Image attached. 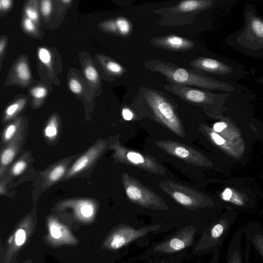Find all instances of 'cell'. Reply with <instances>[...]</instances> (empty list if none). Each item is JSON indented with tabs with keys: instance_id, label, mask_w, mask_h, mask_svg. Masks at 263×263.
<instances>
[{
	"instance_id": "d4e9b609",
	"label": "cell",
	"mask_w": 263,
	"mask_h": 263,
	"mask_svg": "<svg viewBox=\"0 0 263 263\" xmlns=\"http://www.w3.org/2000/svg\"><path fill=\"white\" fill-rule=\"evenodd\" d=\"M27 161L24 159H20L15 162L11 169V173L14 176L21 175L26 168Z\"/></svg>"
},
{
	"instance_id": "4316f807",
	"label": "cell",
	"mask_w": 263,
	"mask_h": 263,
	"mask_svg": "<svg viewBox=\"0 0 263 263\" xmlns=\"http://www.w3.org/2000/svg\"><path fill=\"white\" fill-rule=\"evenodd\" d=\"M86 78L90 81H96L98 79V74L96 69L92 66H88L85 69Z\"/></svg>"
},
{
	"instance_id": "d590c367",
	"label": "cell",
	"mask_w": 263,
	"mask_h": 263,
	"mask_svg": "<svg viewBox=\"0 0 263 263\" xmlns=\"http://www.w3.org/2000/svg\"><path fill=\"white\" fill-rule=\"evenodd\" d=\"M210 136L212 140L217 145H221L225 143L224 139L216 133L212 132Z\"/></svg>"
},
{
	"instance_id": "e0dca14e",
	"label": "cell",
	"mask_w": 263,
	"mask_h": 263,
	"mask_svg": "<svg viewBox=\"0 0 263 263\" xmlns=\"http://www.w3.org/2000/svg\"><path fill=\"white\" fill-rule=\"evenodd\" d=\"M66 203L74 205L77 212H79L84 217H89L94 213L93 202L89 199H74L65 201Z\"/></svg>"
},
{
	"instance_id": "7dc6e473",
	"label": "cell",
	"mask_w": 263,
	"mask_h": 263,
	"mask_svg": "<svg viewBox=\"0 0 263 263\" xmlns=\"http://www.w3.org/2000/svg\"><path fill=\"white\" fill-rule=\"evenodd\" d=\"M214 263H215V262H214Z\"/></svg>"
},
{
	"instance_id": "277c9868",
	"label": "cell",
	"mask_w": 263,
	"mask_h": 263,
	"mask_svg": "<svg viewBox=\"0 0 263 263\" xmlns=\"http://www.w3.org/2000/svg\"><path fill=\"white\" fill-rule=\"evenodd\" d=\"M190 65L197 71L215 76L217 79L222 81H235L249 74L239 63L218 56L199 57L193 60Z\"/></svg>"
},
{
	"instance_id": "484cf974",
	"label": "cell",
	"mask_w": 263,
	"mask_h": 263,
	"mask_svg": "<svg viewBox=\"0 0 263 263\" xmlns=\"http://www.w3.org/2000/svg\"><path fill=\"white\" fill-rule=\"evenodd\" d=\"M38 53L40 61L43 64L48 65L51 61V54L50 52L46 48H41L39 49Z\"/></svg>"
},
{
	"instance_id": "6da1fadb",
	"label": "cell",
	"mask_w": 263,
	"mask_h": 263,
	"mask_svg": "<svg viewBox=\"0 0 263 263\" xmlns=\"http://www.w3.org/2000/svg\"><path fill=\"white\" fill-rule=\"evenodd\" d=\"M144 66L152 71L160 73L171 83L221 93H230L246 88L235 81L220 80L200 71L164 61L149 60L145 63Z\"/></svg>"
},
{
	"instance_id": "44dd1931",
	"label": "cell",
	"mask_w": 263,
	"mask_h": 263,
	"mask_svg": "<svg viewBox=\"0 0 263 263\" xmlns=\"http://www.w3.org/2000/svg\"><path fill=\"white\" fill-rule=\"evenodd\" d=\"M224 231V227L222 223H218L214 225L210 230L208 238L205 239H201L199 243H201L208 241V242H210L214 239L218 238L223 233Z\"/></svg>"
},
{
	"instance_id": "7bdbcfd3",
	"label": "cell",
	"mask_w": 263,
	"mask_h": 263,
	"mask_svg": "<svg viewBox=\"0 0 263 263\" xmlns=\"http://www.w3.org/2000/svg\"><path fill=\"white\" fill-rule=\"evenodd\" d=\"M255 81L257 83L263 86V77L257 78Z\"/></svg>"
},
{
	"instance_id": "30bf717a",
	"label": "cell",
	"mask_w": 263,
	"mask_h": 263,
	"mask_svg": "<svg viewBox=\"0 0 263 263\" xmlns=\"http://www.w3.org/2000/svg\"><path fill=\"white\" fill-rule=\"evenodd\" d=\"M195 232L193 227L183 228L171 238L156 245L154 252L170 254L181 251L193 243Z\"/></svg>"
},
{
	"instance_id": "ee69618b",
	"label": "cell",
	"mask_w": 263,
	"mask_h": 263,
	"mask_svg": "<svg viewBox=\"0 0 263 263\" xmlns=\"http://www.w3.org/2000/svg\"><path fill=\"white\" fill-rule=\"evenodd\" d=\"M4 47H5V43H4V42L3 41H1V43H0V53H1V54H2V52H3V51L4 50Z\"/></svg>"
},
{
	"instance_id": "8992f818",
	"label": "cell",
	"mask_w": 263,
	"mask_h": 263,
	"mask_svg": "<svg viewBox=\"0 0 263 263\" xmlns=\"http://www.w3.org/2000/svg\"><path fill=\"white\" fill-rule=\"evenodd\" d=\"M122 180L127 197L134 203L155 210L166 208L163 200L159 196L127 174H123Z\"/></svg>"
},
{
	"instance_id": "8d00e7d4",
	"label": "cell",
	"mask_w": 263,
	"mask_h": 263,
	"mask_svg": "<svg viewBox=\"0 0 263 263\" xmlns=\"http://www.w3.org/2000/svg\"><path fill=\"white\" fill-rule=\"evenodd\" d=\"M227 263H241L239 253L238 252H234L230 256Z\"/></svg>"
},
{
	"instance_id": "83f0119b",
	"label": "cell",
	"mask_w": 263,
	"mask_h": 263,
	"mask_svg": "<svg viewBox=\"0 0 263 263\" xmlns=\"http://www.w3.org/2000/svg\"><path fill=\"white\" fill-rule=\"evenodd\" d=\"M31 93L34 98L40 99L44 98L46 96L47 90L45 87L39 86L32 89Z\"/></svg>"
},
{
	"instance_id": "f1b7e54d",
	"label": "cell",
	"mask_w": 263,
	"mask_h": 263,
	"mask_svg": "<svg viewBox=\"0 0 263 263\" xmlns=\"http://www.w3.org/2000/svg\"><path fill=\"white\" fill-rule=\"evenodd\" d=\"M252 241L255 248L263 256V236L260 234L255 235Z\"/></svg>"
},
{
	"instance_id": "74e56055",
	"label": "cell",
	"mask_w": 263,
	"mask_h": 263,
	"mask_svg": "<svg viewBox=\"0 0 263 263\" xmlns=\"http://www.w3.org/2000/svg\"><path fill=\"white\" fill-rule=\"evenodd\" d=\"M122 115L124 119L127 121H130L133 118V112L130 109L126 107L122 109Z\"/></svg>"
},
{
	"instance_id": "7402d4cb",
	"label": "cell",
	"mask_w": 263,
	"mask_h": 263,
	"mask_svg": "<svg viewBox=\"0 0 263 263\" xmlns=\"http://www.w3.org/2000/svg\"><path fill=\"white\" fill-rule=\"evenodd\" d=\"M25 101L21 100L9 105L5 111V120L13 118L23 107Z\"/></svg>"
},
{
	"instance_id": "cb8c5ba5",
	"label": "cell",
	"mask_w": 263,
	"mask_h": 263,
	"mask_svg": "<svg viewBox=\"0 0 263 263\" xmlns=\"http://www.w3.org/2000/svg\"><path fill=\"white\" fill-rule=\"evenodd\" d=\"M106 69L111 73L121 75L125 72V69L117 62L109 61L106 64Z\"/></svg>"
},
{
	"instance_id": "7c38bea8",
	"label": "cell",
	"mask_w": 263,
	"mask_h": 263,
	"mask_svg": "<svg viewBox=\"0 0 263 263\" xmlns=\"http://www.w3.org/2000/svg\"><path fill=\"white\" fill-rule=\"evenodd\" d=\"M105 147L106 143L104 141H99L95 143L75 161L66 174L65 177L76 175L91 165L99 158Z\"/></svg>"
},
{
	"instance_id": "bcb514c9",
	"label": "cell",
	"mask_w": 263,
	"mask_h": 263,
	"mask_svg": "<svg viewBox=\"0 0 263 263\" xmlns=\"http://www.w3.org/2000/svg\"><path fill=\"white\" fill-rule=\"evenodd\" d=\"M13 239V236L11 237L10 238H9V243H11L12 240Z\"/></svg>"
},
{
	"instance_id": "60d3db41",
	"label": "cell",
	"mask_w": 263,
	"mask_h": 263,
	"mask_svg": "<svg viewBox=\"0 0 263 263\" xmlns=\"http://www.w3.org/2000/svg\"><path fill=\"white\" fill-rule=\"evenodd\" d=\"M12 1L10 0H1L0 1V7L1 10L8 9L11 5Z\"/></svg>"
},
{
	"instance_id": "ffe728a7",
	"label": "cell",
	"mask_w": 263,
	"mask_h": 263,
	"mask_svg": "<svg viewBox=\"0 0 263 263\" xmlns=\"http://www.w3.org/2000/svg\"><path fill=\"white\" fill-rule=\"evenodd\" d=\"M58 118L54 116L51 117L44 130L45 137L49 140H53L58 134Z\"/></svg>"
},
{
	"instance_id": "9c48e42d",
	"label": "cell",
	"mask_w": 263,
	"mask_h": 263,
	"mask_svg": "<svg viewBox=\"0 0 263 263\" xmlns=\"http://www.w3.org/2000/svg\"><path fill=\"white\" fill-rule=\"evenodd\" d=\"M156 227H145L136 229L130 226H121L108 237L107 247L112 250L119 249L130 242L143 237L146 234L158 230Z\"/></svg>"
},
{
	"instance_id": "ba28073f",
	"label": "cell",
	"mask_w": 263,
	"mask_h": 263,
	"mask_svg": "<svg viewBox=\"0 0 263 263\" xmlns=\"http://www.w3.org/2000/svg\"><path fill=\"white\" fill-rule=\"evenodd\" d=\"M160 185L175 201L187 208L196 209L202 203L200 194L192 189L172 181L162 182Z\"/></svg>"
},
{
	"instance_id": "3957f363",
	"label": "cell",
	"mask_w": 263,
	"mask_h": 263,
	"mask_svg": "<svg viewBox=\"0 0 263 263\" xmlns=\"http://www.w3.org/2000/svg\"><path fill=\"white\" fill-rule=\"evenodd\" d=\"M139 96L158 121L177 135L184 136L183 127L175 108L164 96L148 87H141Z\"/></svg>"
},
{
	"instance_id": "603a6c76",
	"label": "cell",
	"mask_w": 263,
	"mask_h": 263,
	"mask_svg": "<svg viewBox=\"0 0 263 263\" xmlns=\"http://www.w3.org/2000/svg\"><path fill=\"white\" fill-rule=\"evenodd\" d=\"M16 71L18 77L22 80L27 81L30 78V72L26 63H19L16 66Z\"/></svg>"
},
{
	"instance_id": "e575fe53",
	"label": "cell",
	"mask_w": 263,
	"mask_h": 263,
	"mask_svg": "<svg viewBox=\"0 0 263 263\" xmlns=\"http://www.w3.org/2000/svg\"><path fill=\"white\" fill-rule=\"evenodd\" d=\"M23 26L27 32H32L35 29V26L32 21L29 18H26L23 22Z\"/></svg>"
},
{
	"instance_id": "5b68a950",
	"label": "cell",
	"mask_w": 263,
	"mask_h": 263,
	"mask_svg": "<svg viewBox=\"0 0 263 263\" xmlns=\"http://www.w3.org/2000/svg\"><path fill=\"white\" fill-rule=\"evenodd\" d=\"M163 87L185 102L208 109L223 105L229 95L173 83L164 84Z\"/></svg>"
},
{
	"instance_id": "f35d334b",
	"label": "cell",
	"mask_w": 263,
	"mask_h": 263,
	"mask_svg": "<svg viewBox=\"0 0 263 263\" xmlns=\"http://www.w3.org/2000/svg\"><path fill=\"white\" fill-rule=\"evenodd\" d=\"M227 126V124L223 122H217L214 124L213 129L215 132L219 133L223 130Z\"/></svg>"
},
{
	"instance_id": "2e32d148",
	"label": "cell",
	"mask_w": 263,
	"mask_h": 263,
	"mask_svg": "<svg viewBox=\"0 0 263 263\" xmlns=\"http://www.w3.org/2000/svg\"><path fill=\"white\" fill-rule=\"evenodd\" d=\"M105 27L109 31L123 36L129 35L133 30V24L131 22L123 17H120L105 23Z\"/></svg>"
},
{
	"instance_id": "7a4b0ae2",
	"label": "cell",
	"mask_w": 263,
	"mask_h": 263,
	"mask_svg": "<svg viewBox=\"0 0 263 263\" xmlns=\"http://www.w3.org/2000/svg\"><path fill=\"white\" fill-rule=\"evenodd\" d=\"M242 15V27L227 36L226 43L247 56L263 58V16L252 3L244 6Z\"/></svg>"
},
{
	"instance_id": "f6af8a7d",
	"label": "cell",
	"mask_w": 263,
	"mask_h": 263,
	"mask_svg": "<svg viewBox=\"0 0 263 263\" xmlns=\"http://www.w3.org/2000/svg\"><path fill=\"white\" fill-rule=\"evenodd\" d=\"M62 2H64V3H68L71 2V1H70V0H64V1H62Z\"/></svg>"
},
{
	"instance_id": "8fae6325",
	"label": "cell",
	"mask_w": 263,
	"mask_h": 263,
	"mask_svg": "<svg viewBox=\"0 0 263 263\" xmlns=\"http://www.w3.org/2000/svg\"><path fill=\"white\" fill-rule=\"evenodd\" d=\"M155 143L167 153L191 164L200 165L203 163V156L188 146L173 141H160Z\"/></svg>"
},
{
	"instance_id": "5bb4252c",
	"label": "cell",
	"mask_w": 263,
	"mask_h": 263,
	"mask_svg": "<svg viewBox=\"0 0 263 263\" xmlns=\"http://www.w3.org/2000/svg\"><path fill=\"white\" fill-rule=\"evenodd\" d=\"M150 43L161 49L173 51H185L195 46L192 41L176 35L154 37L150 40Z\"/></svg>"
},
{
	"instance_id": "9a60e30c",
	"label": "cell",
	"mask_w": 263,
	"mask_h": 263,
	"mask_svg": "<svg viewBox=\"0 0 263 263\" xmlns=\"http://www.w3.org/2000/svg\"><path fill=\"white\" fill-rule=\"evenodd\" d=\"M23 136L24 127L22 126L16 136L2 152L1 155V177L17 155L22 143Z\"/></svg>"
},
{
	"instance_id": "ab89813d",
	"label": "cell",
	"mask_w": 263,
	"mask_h": 263,
	"mask_svg": "<svg viewBox=\"0 0 263 263\" xmlns=\"http://www.w3.org/2000/svg\"><path fill=\"white\" fill-rule=\"evenodd\" d=\"M232 192L230 189L227 188L224 190L222 194V197L224 200L229 201L231 198Z\"/></svg>"
},
{
	"instance_id": "b9f144b4",
	"label": "cell",
	"mask_w": 263,
	"mask_h": 263,
	"mask_svg": "<svg viewBox=\"0 0 263 263\" xmlns=\"http://www.w3.org/2000/svg\"><path fill=\"white\" fill-rule=\"evenodd\" d=\"M6 193L5 186L4 184L2 182L1 183L0 185V194L1 195H4Z\"/></svg>"
},
{
	"instance_id": "d6986e66",
	"label": "cell",
	"mask_w": 263,
	"mask_h": 263,
	"mask_svg": "<svg viewBox=\"0 0 263 263\" xmlns=\"http://www.w3.org/2000/svg\"><path fill=\"white\" fill-rule=\"evenodd\" d=\"M21 122L20 120L17 119L5 128L2 135L3 143H9L14 139L22 127Z\"/></svg>"
},
{
	"instance_id": "52a82bcc",
	"label": "cell",
	"mask_w": 263,
	"mask_h": 263,
	"mask_svg": "<svg viewBox=\"0 0 263 263\" xmlns=\"http://www.w3.org/2000/svg\"><path fill=\"white\" fill-rule=\"evenodd\" d=\"M111 147L114 151V158L121 162L155 173H162L164 171L154 159L136 151L128 149L118 142L112 145Z\"/></svg>"
},
{
	"instance_id": "836d02e7",
	"label": "cell",
	"mask_w": 263,
	"mask_h": 263,
	"mask_svg": "<svg viewBox=\"0 0 263 263\" xmlns=\"http://www.w3.org/2000/svg\"><path fill=\"white\" fill-rule=\"evenodd\" d=\"M25 13L28 18L32 21H35L38 20L39 15L37 11L33 8H27L25 10Z\"/></svg>"
},
{
	"instance_id": "d6a6232c",
	"label": "cell",
	"mask_w": 263,
	"mask_h": 263,
	"mask_svg": "<svg viewBox=\"0 0 263 263\" xmlns=\"http://www.w3.org/2000/svg\"><path fill=\"white\" fill-rule=\"evenodd\" d=\"M50 232L52 237L55 239H59L62 236L60 228L54 222L50 225Z\"/></svg>"
},
{
	"instance_id": "1f68e13d",
	"label": "cell",
	"mask_w": 263,
	"mask_h": 263,
	"mask_svg": "<svg viewBox=\"0 0 263 263\" xmlns=\"http://www.w3.org/2000/svg\"><path fill=\"white\" fill-rule=\"evenodd\" d=\"M26 240V233L23 229H18L15 234V243L17 246L22 245Z\"/></svg>"
},
{
	"instance_id": "f546056e",
	"label": "cell",
	"mask_w": 263,
	"mask_h": 263,
	"mask_svg": "<svg viewBox=\"0 0 263 263\" xmlns=\"http://www.w3.org/2000/svg\"><path fill=\"white\" fill-rule=\"evenodd\" d=\"M41 11L43 15H49L51 11V2L48 0L42 1L41 4Z\"/></svg>"
},
{
	"instance_id": "4dcf8cb0",
	"label": "cell",
	"mask_w": 263,
	"mask_h": 263,
	"mask_svg": "<svg viewBox=\"0 0 263 263\" xmlns=\"http://www.w3.org/2000/svg\"><path fill=\"white\" fill-rule=\"evenodd\" d=\"M69 88L72 92L75 93H79L82 90V86L77 80L72 79L69 82Z\"/></svg>"
},
{
	"instance_id": "ac0fdd59",
	"label": "cell",
	"mask_w": 263,
	"mask_h": 263,
	"mask_svg": "<svg viewBox=\"0 0 263 263\" xmlns=\"http://www.w3.org/2000/svg\"><path fill=\"white\" fill-rule=\"evenodd\" d=\"M69 163L67 160L52 167L45 175L46 183L50 185L60 180L65 174Z\"/></svg>"
},
{
	"instance_id": "4fadbf2b",
	"label": "cell",
	"mask_w": 263,
	"mask_h": 263,
	"mask_svg": "<svg viewBox=\"0 0 263 263\" xmlns=\"http://www.w3.org/2000/svg\"><path fill=\"white\" fill-rule=\"evenodd\" d=\"M227 2L229 1L186 0L181 1L175 6L167 8V10L174 14L198 13L208 10H212Z\"/></svg>"
}]
</instances>
